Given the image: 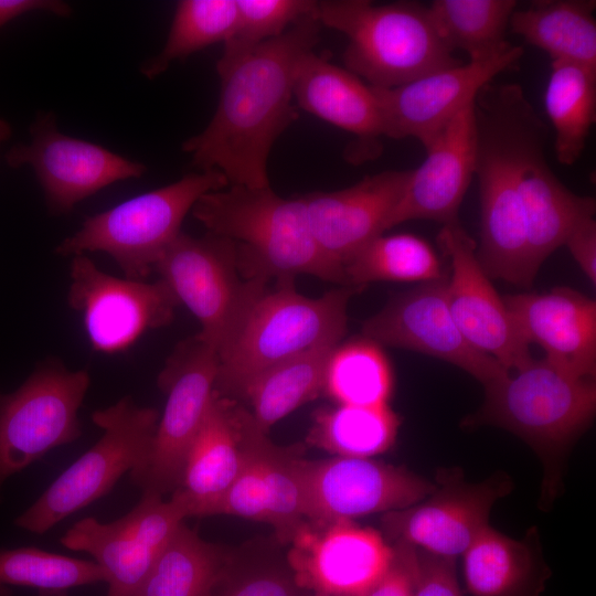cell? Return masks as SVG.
<instances>
[{"label": "cell", "instance_id": "cell-1", "mask_svg": "<svg viewBox=\"0 0 596 596\" xmlns=\"http://www.w3.org/2000/svg\"><path fill=\"white\" fill-rule=\"evenodd\" d=\"M317 17L280 36L216 63L220 97L209 125L182 143L199 171L216 170L228 185L266 188L277 138L297 119L294 83L301 60L320 40Z\"/></svg>", "mask_w": 596, "mask_h": 596}, {"label": "cell", "instance_id": "cell-2", "mask_svg": "<svg viewBox=\"0 0 596 596\" xmlns=\"http://www.w3.org/2000/svg\"><path fill=\"white\" fill-rule=\"evenodd\" d=\"M192 215L207 232L231 240L247 280H294L311 275L347 286L343 268L317 245L301 196L266 188L227 185L203 194Z\"/></svg>", "mask_w": 596, "mask_h": 596}, {"label": "cell", "instance_id": "cell-3", "mask_svg": "<svg viewBox=\"0 0 596 596\" xmlns=\"http://www.w3.org/2000/svg\"><path fill=\"white\" fill-rule=\"evenodd\" d=\"M530 100L519 84H487L473 103L481 227L478 259L490 278L531 287L525 219L518 185V140Z\"/></svg>", "mask_w": 596, "mask_h": 596}, {"label": "cell", "instance_id": "cell-4", "mask_svg": "<svg viewBox=\"0 0 596 596\" xmlns=\"http://www.w3.org/2000/svg\"><path fill=\"white\" fill-rule=\"evenodd\" d=\"M362 288L341 286L311 298L298 292L294 280L265 284L217 351L215 393L238 396L270 366L313 347L340 343L347 332L348 304Z\"/></svg>", "mask_w": 596, "mask_h": 596}, {"label": "cell", "instance_id": "cell-5", "mask_svg": "<svg viewBox=\"0 0 596 596\" xmlns=\"http://www.w3.org/2000/svg\"><path fill=\"white\" fill-rule=\"evenodd\" d=\"M321 26L348 38L344 67L374 88H394L462 63L436 29L428 8L413 1H318Z\"/></svg>", "mask_w": 596, "mask_h": 596}, {"label": "cell", "instance_id": "cell-6", "mask_svg": "<svg viewBox=\"0 0 596 596\" xmlns=\"http://www.w3.org/2000/svg\"><path fill=\"white\" fill-rule=\"evenodd\" d=\"M485 386V403L464 423L504 428L536 451L545 466L544 494L553 498L560 460L590 425L595 380L572 375L544 358Z\"/></svg>", "mask_w": 596, "mask_h": 596}, {"label": "cell", "instance_id": "cell-7", "mask_svg": "<svg viewBox=\"0 0 596 596\" xmlns=\"http://www.w3.org/2000/svg\"><path fill=\"white\" fill-rule=\"evenodd\" d=\"M227 185L226 178L216 170L188 173L86 219L55 252L62 256L102 252L116 262L125 278L146 280L181 233L182 222L196 201Z\"/></svg>", "mask_w": 596, "mask_h": 596}, {"label": "cell", "instance_id": "cell-8", "mask_svg": "<svg viewBox=\"0 0 596 596\" xmlns=\"http://www.w3.org/2000/svg\"><path fill=\"white\" fill-rule=\"evenodd\" d=\"M159 418L157 409L138 405L130 395L95 411L92 421L103 430L100 438L49 486L14 524L43 534L107 494L123 475L131 473L145 462Z\"/></svg>", "mask_w": 596, "mask_h": 596}, {"label": "cell", "instance_id": "cell-9", "mask_svg": "<svg viewBox=\"0 0 596 596\" xmlns=\"http://www.w3.org/2000/svg\"><path fill=\"white\" fill-rule=\"evenodd\" d=\"M89 384L86 370L49 359L15 391H0V492L11 476L81 437L78 409Z\"/></svg>", "mask_w": 596, "mask_h": 596}, {"label": "cell", "instance_id": "cell-10", "mask_svg": "<svg viewBox=\"0 0 596 596\" xmlns=\"http://www.w3.org/2000/svg\"><path fill=\"white\" fill-rule=\"evenodd\" d=\"M153 270L179 304L194 315L201 326L196 336L216 353L253 297L267 284L245 279L234 243L210 232L201 237L181 232Z\"/></svg>", "mask_w": 596, "mask_h": 596}, {"label": "cell", "instance_id": "cell-11", "mask_svg": "<svg viewBox=\"0 0 596 596\" xmlns=\"http://www.w3.org/2000/svg\"><path fill=\"white\" fill-rule=\"evenodd\" d=\"M217 353L196 334L181 341L166 360L158 385L167 395L150 453L129 473L142 490L166 497L181 481L188 451L214 396Z\"/></svg>", "mask_w": 596, "mask_h": 596}, {"label": "cell", "instance_id": "cell-12", "mask_svg": "<svg viewBox=\"0 0 596 596\" xmlns=\"http://www.w3.org/2000/svg\"><path fill=\"white\" fill-rule=\"evenodd\" d=\"M187 518V508L175 497L142 493L124 517L111 522L85 518L66 531L61 543L93 556L105 574L107 596H134Z\"/></svg>", "mask_w": 596, "mask_h": 596}, {"label": "cell", "instance_id": "cell-13", "mask_svg": "<svg viewBox=\"0 0 596 596\" xmlns=\"http://www.w3.org/2000/svg\"><path fill=\"white\" fill-rule=\"evenodd\" d=\"M68 306L83 317L95 351L117 353L145 332L169 324L180 305L164 281L118 278L100 270L86 255L70 267Z\"/></svg>", "mask_w": 596, "mask_h": 596}, {"label": "cell", "instance_id": "cell-14", "mask_svg": "<svg viewBox=\"0 0 596 596\" xmlns=\"http://www.w3.org/2000/svg\"><path fill=\"white\" fill-rule=\"evenodd\" d=\"M511 490V480L502 473L467 482L458 468L441 469L429 496L411 507L383 513L382 534L393 543L457 558L489 525L494 503Z\"/></svg>", "mask_w": 596, "mask_h": 596}, {"label": "cell", "instance_id": "cell-15", "mask_svg": "<svg viewBox=\"0 0 596 596\" xmlns=\"http://www.w3.org/2000/svg\"><path fill=\"white\" fill-rule=\"evenodd\" d=\"M300 471L307 518L313 524L404 509L436 489V483L406 468L372 458H301Z\"/></svg>", "mask_w": 596, "mask_h": 596}, {"label": "cell", "instance_id": "cell-16", "mask_svg": "<svg viewBox=\"0 0 596 596\" xmlns=\"http://www.w3.org/2000/svg\"><path fill=\"white\" fill-rule=\"evenodd\" d=\"M30 134L31 141L11 147L6 161L13 169H33L54 214L68 213L102 189L147 171L141 162L61 132L52 111L39 113Z\"/></svg>", "mask_w": 596, "mask_h": 596}, {"label": "cell", "instance_id": "cell-17", "mask_svg": "<svg viewBox=\"0 0 596 596\" xmlns=\"http://www.w3.org/2000/svg\"><path fill=\"white\" fill-rule=\"evenodd\" d=\"M437 243L450 260L448 307L468 343L509 372L529 364L530 344L482 268L476 242L458 222L443 225Z\"/></svg>", "mask_w": 596, "mask_h": 596}, {"label": "cell", "instance_id": "cell-18", "mask_svg": "<svg viewBox=\"0 0 596 596\" xmlns=\"http://www.w3.org/2000/svg\"><path fill=\"white\" fill-rule=\"evenodd\" d=\"M290 543L289 571L310 596H364L394 555L381 532L353 521L308 522Z\"/></svg>", "mask_w": 596, "mask_h": 596}, {"label": "cell", "instance_id": "cell-19", "mask_svg": "<svg viewBox=\"0 0 596 596\" xmlns=\"http://www.w3.org/2000/svg\"><path fill=\"white\" fill-rule=\"evenodd\" d=\"M362 333L379 344L421 352L451 363L483 386L510 373L465 339L448 307L446 278L418 284L395 295L363 322Z\"/></svg>", "mask_w": 596, "mask_h": 596}, {"label": "cell", "instance_id": "cell-20", "mask_svg": "<svg viewBox=\"0 0 596 596\" xmlns=\"http://www.w3.org/2000/svg\"><path fill=\"white\" fill-rule=\"evenodd\" d=\"M523 49L510 45L499 54L443 68L394 88H374L383 136L414 138L424 149L464 109L480 89L513 66Z\"/></svg>", "mask_w": 596, "mask_h": 596}, {"label": "cell", "instance_id": "cell-21", "mask_svg": "<svg viewBox=\"0 0 596 596\" xmlns=\"http://www.w3.org/2000/svg\"><path fill=\"white\" fill-rule=\"evenodd\" d=\"M546 137V125L529 104L519 131L518 185L529 260L535 276L543 262L564 245L572 230L596 211L594 198L572 192L555 175L544 155Z\"/></svg>", "mask_w": 596, "mask_h": 596}, {"label": "cell", "instance_id": "cell-22", "mask_svg": "<svg viewBox=\"0 0 596 596\" xmlns=\"http://www.w3.org/2000/svg\"><path fill=\"white\" fill-rule=\"evenodd\" d=\"M409 173L386 170L365 175L349 188L300 195L310 232L322 253L343 268L360 249L383 235Z\"/></svg>", "mask_w": 596, "mask_h": 596}, {"label": "cell", "instance_id": "cell-23", "mask_svg": "<svg viewBox=\"0 0 596 596\" xmlns=\"http://www.w3.org/2000/svg\"><path fill=\"white\" fill-rule=\"evenodd\" d=\"M263 433L234 398L214 396L188 451L181 481L171 493L189 517L205 510L233 483Z\"/></svg>", "mask_w": 596, "mask_h": 596}, {"label": "cell", "instance_id": "cell-24", "mask_svg": "<svg viewBox=\"0 0 596 596\" xmlns=\"http://www.w3.org/2000/svg\"><path fill=\"white\" fill-rule=\"evenodd\" d=\"M476 143L471 104L425 148L426 158L411 170L387 230L411 220H430L443 225L458 223L460 204L475 174Z\"/></svg>", "mask_w": 596, "mask_h": 596}, {"label": "cell", "instance_id": "cell-25", "mask_svg": "<svg viewBox=\"0 0 596 596\" xmlns=\"http://www.w3.org/2000/svg\"><path fill=\"white\" fill-rule=\"evenodd\" d=\"M519 331L536 343L545 360L583 379L596 375V302L568 287L503 298Z\"/></svg>", "mask_w": 596, "mask_h": 596}, {"label": "cell", "instance_id": "cell-26", "mask_svg": "<svg viewBox=\"0 0 596 596\" xmlns=\"http://www.w3.org/2000/svg\"><path fill=\"white\" fill-rule=\"evenodd\" d=\"M294 99L305 111L355 137L350 161L380 155L383 128L377 97L373 87L345 67L311 51L298 66Z\"/></svg>", "mask_w": 596, "mask_h": 596}, {"label": "cell", "instance_id": "cell-27", "mask_svg": "<svg viewBox=\"0 0 596 596\" xmlns=\"http://www.w3.org/2000/svg\"><path fill=\"white\" fill-rule=\"evenodd\" d=\"M462 557L471 596H541L551 576L535 528L517 540L487 525Z\"/></svg>", "mask_w": 596, "mask_h": 596}, {"label": "cell", "instance_id": "cell-28", "mask_svg": "<svg viewBox=\"0 0 596 596\" xmlns=\"http://www.w3.org/2000/svg\"><path fill=\"white\" fill-rule=\"evenodd\" d=\"M595 0H538L515 9L513 33L543 52L551 62L576 63L596 71Z\"/></svg>", "mask_w": 596, "mask_h": 596}, {"label": "cell", "instance_id": "cell-29", "mask_svg": "<svg viewBox=\"0 0 596 596\" xmlns=\"http://www.w3.org/2000/svg\"><path fill=\"white\" fill-rule=\"evenodd\" d=\"M233 566L222 547L183 522L134 596H215Z\"/></svg>", "mask_w": 596, "mask_h": 596}, {"label": "cell", "instance_id": "cell-30", "mask_svg": "<svg viewBox=\"0 0 596 596\" xmlns=\"http://www.w3.org/2000/svg\"><path fill=\"white\" fill-rule=\"evenodd\" d=\"M339 343H324L281 361L251 380L238 396L265 434L278 421L323 394L328 359Z\"/></svg>", "mask_w": 596, "mask_h": 596}, {"label": "cell", "instance_id": "cell-31", "mask_svg": "<svg viewBox=\"0 0 596 596\" xmlns=\"http://www.w3.org/2000/svg\"><path fill=\"white\" fill-rule=\"evenodd\" d=\"M544 105L555 132L556 158L572 166L581 158L596 119V71L571 62H551Z\"/></svg>", "mask_w": 596, "mask_h": 596}, {"label": "cell", "instance_id": "cell-32", "mask_svg": "<svg viewBox=\"0 0 596 596\" xmlns=\"http://www.w3.org/2000/svg\"><path fill=\"white\" fill-rule=\"evenodd\" d=\"M400 425L389 405L336 404L315 411L307 441L333 456L371 458L394 445Z\"/></svg>", "mask_w": 596, "mask_h": 596}, {"label": "cell", "instance_id": "cell-33", "mask_svg": "<svg viewBox=\"0 0 596 596\" xmlns=\"http://www.w3.org/2000/svg\"><path fill=\"white\" fill-rule=\"evenodd\" d=\"M394 389L392 364L381 344L366 338L339 343L324 373L323 394L336 404L389 405Z\"/></svg>", "mask_w": 596, "mask_h": 596}, {"label": "cell", "instance_id": "cell-34", "mask_svg": "<svg viewBox=\"0 0 596 596\" xmlns=\"http://www.w3.org/2000/svg\"><path fill=\"white\" fill-rule=\"evenodd\" d=\"M517 7L514 0H435L427 8L448 47L480 61L511 45L504 36Z\"/></svg>", "mask_w": 596, "mask_h": 596}, {"label": "cell", "instance_id": "cell-35", "mask_svg": "<svg viewBox=\"0 0 596 596\" xmlns=\"http://www.w3.org/2000/svg\"><path fill=\"white\" fill-rule=\"evenodd\" d=\"M347 286L373 281L428 283L444 277L432 245L413 234L380 235L343 266Z\"/></svg>", "mask_w": 596, "mask_h": 596}, {"label": "cell", "instance_id": "cell-36", "mask_svg": "<svg viewBox=\"0 0 596 596\" xmlns=\"http://www.w3.org/2000/svg\"><path fill=\"white\" fill-rule=\"evenodd\" d=\"M237 21L236 0H181L177 3L162 50L140 65L141 74L153 79L174 61L233 35Z\"/></svg>", "mask_w": 596, "mask_h": 596}, {"label": "cell", "instance_id": "cell-37", "mask_svg": "<svg viewBox=\"0 0 596 596\" xmlns=\"http://www.w3.org/2000/svg\"><path fill=\"white\" fill-rule=\"evenodd\" d=\"M100 582L106 577L94 561L32 546L0 550V596H12L11 587L67 590Z\"/></svg>", "mask_w": 596, "mask_h": 596}, {"label": "cell", "instance_id": "cell-38", "mask_svg": "<svg viewBox=\"0 0 596 596\" xmlns=\"http://www.w3.org/2000/svg\"><path fill=\"white\" fill-rule=\"evenodd\" d=\"M237 21L224 43L223 56H234L276 39L295 23L317 17L315 0H236Z\"/></svg>", "mask_w": 596, "mask_h": 596}, {"label": "cell", "instance_id": "cell-39", "mask_svg": "<svg viewBox=\"0 0 596 596\" xmlns=\"http://www.w3.org/2000/svg\"><path fill=\"white\" fill-rule=\"evenodd\" d=\"M310 596L301 589L290 571L258 567L234 573V566L215 596Z\"/></svg>", "mask_w": 596, "mask_h": 596}, {"label": "cell", "instance_id": "cell-40", "mask_svg": "<svg viewBox=\"0 0 596 596\" xmlns=\"http://www.w3.org/2000/svg\"><path fill=\"white\" fill-rule=\"evenodd\" d=\"M417 550V565L412 596H462L456 558Z\"/></svg>", "mask_w": 596, "mask_h": 596}, {"label": "cell", "instance_id": "cell-41", "mask_svg": "<svg viewBox=\"0 0 596 596\" xmlns=\"http://www.w3.org/2000/svg\"><path fill=\"white\" fill-rule=\"evenodd\" d=\"M393 549L394 555L387 571L364 596L413 595L417 550L402 542L393 543Z\"/></svg>", "mask_w": 596, "mask_h": 596}, {"label": "cell", "instance_id": "cell-42", "mask_svg": "<svg viewBox=\"0 0 596 596\" xmlns=\"http://www.w3.org/2000/svg\"><path fill=\"white\" fill-rule=\"evenodd\" d=\"M564 245L595 286L596 283V222L594 216L579 222L568 234Z\"/></svg>", "mask_w": 596, "mask_h": 596}, {"label": "cell", "instance_id": "cell-43", "mask_svg": "<svg viewBox=\"0 0 596 596\" xmlns=\"http://www.w3.org/2000/svg\"><path fill=\"white\" fill-rule=\"evenodd\" d=\"M33 11H43L57 17H68L71 7L60 0H0V29L11 20Z\"/></svg>", "mask_w": 596, "mask_h": 596}, {"label": "cell", "instance_id": "cell-44", "mask_svg": "<svg viewBox=\"0 0 596 596\" xmlns=\"http://www.w3.org/2000/svg\"><path fill=\"white\" fill-rule=\"evenodd\" d=\"M11 132L12 128L10 124L6 119L0 118V145L10 138Z\"/></svg>", "mask_w": 596, "mask_h": 596}, {"label": "cell", "instance_id": "cell-45", "mask_svg": "<svg viewBox=\"0 0 596 596\" xmlns=\"http://www.w3.org/2000/svg\"><path fill=\"white\" fill-rule=\"evenodd\" d=\"M38 596H68L67 590H42Z\"/></svg>", "mask_w": 596, "mask_h": 596}]
</instances>
